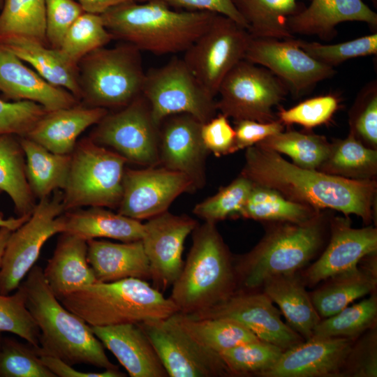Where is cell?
Here are the masks:
<instances>
[{
	"label": "cell",
	"mask_w": 377,
	"mask_h": 377,
	"mask_svg": "<svg viewBox=\"0 0 377 377\" xmlns=\"http://www.w3.org/2000/svg\"><path fill=\"white\" fill-rule=\"evenodd\" d=\"M240 172L253 184L279 192L295 202L316 209L360 217L366 225L374 219L377 182L356 180L318 170L298 167L281 154L253 145L246 149Z\"/></svg>",
	"instance_id": "1"
},
{
	"label": "cell",
	"mask_w": 377,
	"mask_h": 377,
	"mask_svg": "<svg viewBox=\"0 0 377 377\" xmlns=\"http://www.w3.org/2000/svg\"><path fill=\"white\" fill-rule=\"evenodd\" d=\"M332 216L323 209L301 223H264L263 238L235 260L238 290H260L272 276L302 271L325 246Z\"/></svg>",
	"instance_id": "2"
},
{
	"label": "cell",
	"mask_w": 377,
	"mask_h": 377,
	"mask_svg": "<svg viewBox=\"0 0 377 377\" xmlns=\"http://www.w3.org/2000/svg\"><path fill=\"white\" fill-rule=\"evenodd\" d=\"M216 13L177 10L161 0L126 1L101 14L113 39L155 54L185 52Z\"/></svg>",
	"instance_id": "3"
},
{
	"label": "cell",
	"mask_w": 377,
	"mask_h": 377,
	"mask_svg": "<svg viewBox=\"0 0 377 377\" xmlns=\"http://www.w3.org/2000/svg\"><path fill=\"white\" fill-rule=\"evenodd\" d=\"M20 284L27 307L40 330L38 354L58 357L72 366L119 369L109 360L91 327L64 307L52 293L40 267L34 265Z\"/></svg>",
	"instance_id": "4"
},
{
	"label": "cell",
	"mask_w": 377,
	"mask_h": 377,
	"mask_svg": "<svg viewBox=\"0 0 377 377\" xmlns=\"http://www.w3.org/2000/svg\"><path fill=\"white\" fill-rule=\"evenodd\" d=\"M216 223L198 224L182 272L168 297L179 312L193 315L228 299L238 290L235 259Z\"/></svg>",
	"instance_id": "5"
},
{
	"label": "cell",
	"mask_w": 377,
	"mask_h": 377,
	"mask_svg": "<svg viewBox=\"0 0 377 377\" xmlns=\"http://www.w3.org/2000/svg\"><path fill=\"white\" fill-rule=\"evenodd\" d=\"M90 326H110L168 318L174 302L147 281L128 278L96 282L58 299Z\"/></svg>",
	"instance_id": "6"
},
{
	"label": "cell",
	"mask_w": 377,
	"mask_h": 377,
	"mask_svg": "<svg viewBox=\"0 0 377 377\" xmlns=\"http://www.w3.org/2000/svg\"><path fill=\"white\" fill-rule=\"evenodd\" d=\"M77 68L84 105L120 109L142 94L145 73L140 50L130 43L98 48L82 58Z\"/></svg>",
	"instance_id": "7"
},
{
	"label": "cell",
	"mask_w": 377,
	"mask_h": 377,
	"mask_svg": "<svg viewBox=\"0 0 377 377\" xmlns=\"http://www.w3.org/2000/svg\"><path fill=\"white\" fill-rule=\"evenodd\" d=\"M126 162L114 151L90 138L77 142L63 189L65 212L82 207H118Z\"/></svg>",
	"instance_id": "8"
},
{
	"label": "cell",
	"mask_w": 377,
	"mask_h": 377,
	"mask_svg": "<svg viewBox=\"0 0 377 377\" xmlns=\"http://www.w3.org/2000/svg\"><path fill=\"white\" fill-rule=\"evenodd\" d=\"M142 95L158 126L178 114H190L205 123L218 112L215 97L201 86L183 59L174 58L145 73Z\"/></svg>",
	"instance_id": "9"
},
{
	"label": "cell",
	"mask_w": 377,
	"mask_h": 377,
	"mask_svg": "<svg viewBox=\"0 0 377 377\" xmlns=\"http://www.w3.org/2000/svg\"><path fill=\"white\" fill-rule=\"evenodd\" d=\"M286 85L267 68L243 59L222 80L217 95L219 113L234 121L278 119L273 109L285 98Z\"/></svg>",
	"instance_id": "10"
},
{
	"label": "cell",
	"mask_w": 377,
	"mask_h": 377,
	"mask_svg": "<svg viewBox=\"0 0 377 377\" xmlns=\"http://www.w3.org/2000/svg\"><path fill=\"white\" fill-rule=\"evenodd\" d=\"M252 36L233 20L215 14L198 38L184 52V61L212 96L230 71L245 54Z\"/></svg>",
	"instance_id": "11"
},
{
	"label": "cell",
	"mask_w": 377,
	"mask_h": 377,
	"mask_svg": "<svg viewBox=\"0 0 377 377\" xmlns=\"http://www.w3.org/2000/svg\"><path fill=\"white\" fill-rule=\"evenodd\" d=\"M62 193L39 200L29 219L12 231L0 267V293L9 295L20 285L52 236L64 232Z\"/></svg>",
	"instance_id": "12"
},
{
	"label": "cell",
	"mask_w": 377,
	"mask_h": 377,
	"mask_svg": "<svg viewBox=\"0 0 377 377\" xmlns=\"http://www.w3.org/2000/svg\"><path fill=\"white\" fill-rule=\"evenodd\" d=\"M96 125L89 138L96 143L112 148L127 162L159 165L160 126L142 94L117 112H108Z\"/></svg>",
	"instance_id": "13"
},
{
	"label": "cell",
	"mask_w": 377,
	"mask_h": 377,
	"mask_svg": "<svg viewBox=\"0 0 377 377\" xmlns=\"http://www.w3.org/2000/svg\"><path fill=\"white\" fill-rule=\"evenodd\" d=\"M138 325L152 344L168 377L231 376L220 354L198 343L173 315Z\"/></svg>",
	"instance_id": "14"
},
{
	"label": "cell",
	"mask_w": 377,
	"mask_h": 377,
	"mask_svg": "<svg viewBox=\"0 0 377 377\" xmlns=\"http://www.w3.org/2000/svg\"><path fill=\"white\" fill-rule=\"evenodd\" d=\"M118 213L136 219H149L168 211L181 194L196 189L185 175L163 166L125 168Z\"/></svg>",
	"instance_id": "15"
},
{
	"label": "cell",
	"mask_w": 377,
	"mask_h": 377,
	"mask_svg": "<svg viewBox=\"0 0 377 377\" xmlns=\"http://www.w3.org/2000/svg\"><path fill=\"white\" fill-rule=\"evenodd\" d=\"M244 59L269 70L295 96L336 74L334 68L312 58L295 38H252Z\"/></svg>",
	"instance_id": "16"
},
{
	"label": "cell",
	"mask_w": 377,
	"mask_h": 377,
	"mask_svg": "<svg viewBox=\"0 0 377 377\" xmlns=\"http://www.w3.org/2000/svg\"><path fill=\"white\" fill-rule=\"evenodd\" d=\"M186 316L193 318L234 320L260 340L276 345L283 350L304 340L282 320L279 310L260 289L237 290L223 302L200 313Z\"/></svg>",
	"instance_id": "17"
},
{
	"label": "cell",
	"mask_w": 377,
	"mask_h": 377,
	"mask_svg": "<svg viewBox=\"0 0 377 377\" xmlns=\"http://www.w3.org/2000/svg\"><path fill=\"white\" fill-rule=\"evenodd\" d=\"M143 224L141 241L149 263L150 280L162 293L179 276L185 241L198 223L190 216L166 211Z\"/></svg>",
	"instance_id": "18"
},
{
	"label": "cell",
	"mask_w": 377,
	"mask_h": 377,
	"mask_svg": "<svg viewBox=\"0 0 377 377\" xmlns=\"http://www.w3.org/2000/svg\"><path fill=\"white\" fill-rule=\"evenodd\" d=\"M377 252V228L352 227L349 216H332L327 242L318 258L299 272L306 287L353 269L367 255Z\"/></svg>",
	"instance_id": "19"
},
{
	"label": "cell",
	"mask_w": 377,
	"mask_h": 377,
	"mask_svg": "<svg viewBox=\"0 0 377 377\" xmlns=\"http://www.w3.org/2000/svg\"><path fill=\"white\" fill-rule=\"evenodd\" d=\"M202 124L187 114L167 117L160 126L159 165L185 175L195 189L206 184L207 154L201 137Z\"/></svg>",
	"instance_id": "20"
},
{
	"label": "cell",
	"mask_w": 377,
	"mask_h": 377,
	"mask_svg": "<svg viewBox=\"0 0 377 377\" xmlns=\"http://www.w3.org/2000/svg\"><path fill=\"white\" fill-rule=\"evenodd\" d=\"M355 340L311 337L284 350L262 377H337Z\"/></svg>",
	"instance_id": "21"
},
{
	"label": "cell",
	"mask_w": 377,
	"mask_h": 377,
	"mask_svg": "<svg viewBox=\"0 0 377 377\" xmlns=\"http://www.w3.org/2000/svg\"><path fill=\"white\" fill-rule=\"evenodd\" d=\"M0 91L6 98L32 101L47 111L70 108L80 103L68 90L48 82L13 52L1 45Z\"/></svg>",
	"instance_id": "22"
},
{
	"label": "cell",
	"mask_w": 377,
	"mask_h": 377,
	"mask_svg": "<svg viewBox=\"0 0 377 377\" xmlns=\"http://www.w3.org/2000/svg\"><path fill=\"white\" fill-rule=\"evenodd\" d=\"M91 327L130 376L168 377L152 344L138 324Z\"/></svg>",
	"instance_id": "23"
},
{
	"label": "cell",
	"mask_w": 377,
	"mask_h": 377,
	"mask_svg": "<svg viewBox=\"0 0 377 377\" xmlns=\"http://www.w3.org/2000/svg\"><path fill=\"white\" fill-rule=\"evenodd\" d=\"M307 7L289 18L290 33L316 35L329 40L336 35V27L346 22H360L377 27V14L362 0H310Z\"/></svg>",
	"instance_id": "24"
},
{
	"label": "cell",
	"mask_w": 377,
	"mask_h": 377,
	"mask_svg": "<svg viewBox=\"0 0 377 377\" xmlns=\"http://www.w3.org/2000/svg\"><path fill=\"white\" fill-rule=\"evenodd\" d=\"M108 112L105 108L89 107L81 103L70 108L47 111L25 137L52 152L71 154L80 135L97 124Z\"/></svg>",
	"instance_id": "25"
},
{
	"label": "cell",
	"mask_w": 377,
	"mask_h": 377,
	"mask_svg": "<svg viewBox=\"0 0 377 377\" xmlns=\"http://www.w3.org/2000/svg\"><path fill=\"white\" fill-rule=\"evenodd\" d=\"M376 253L364 257L356 268L327 279L323 285L309 293L321 319L338 313L355 300L376 290Z\"/></svg>",
	"instance_id": "26"
},
{
	"label": "cell",
	"mask_w": 377,
	"mask_h": 377,
	"mask_svg": "<svg viewBox=\"0 0 377 377\" xmlns=\"http://www.w3.org/2000/svg\"><path fill=\"white\" fill-rule=\"evenodd\" d=\"M87 260L97 282L128 278L151 279L149 263L141 240L122 243L87 240Z\"/></svg>",
	"instance_id": "27"
},
{
	"label": "cell",
	"mask_w": 377,
	"mask_h": 377,
	"mask_svg": "<svg viewBox=\"0 0 377 377\" xmlns=\"http://www.w3.org/2000/svg\"><path fill=\"white\" fill-rule=\"evenodd\" d=\"M43 274L58 299L97 282L87 260V241L61 232Z\"/></svg>",
	"instance_id": "28"
},
{
	"label": "cell",
	"mask_w": 377,
	"mask_h": 377,
	"mask_svg": "<svg viewBox=\"0 0 377 377\" xmlns=\"http://www.w3.org/2000/svg\"><path fill=\"white\" fill-rule=\"evenodd\" d=\"M0 45L30 64L48 82L66 89L80 102L77 65L71 63L59 49L19 36L0 38Z\"/></svg>",
	"instance_id": "29"
},
{
	"label": "cell",
	"mask_w": 377,
	"mask_h": 377,
	"mask_svg": "<svg viewBox=\"0 0 377 377\" xmlns=\"http://www.w3.org/2000/svg\"><path fill=\"white\" fill-rule=\"evenodd\" d=\"M260 290L278 305L294 331L304 340L312 337L321 318L299 272L272 276L263 283Z\"/></svg>",
	"instance_id": "30"
},
{
	"label": "cell",
	"mask_w": 377,
	"mask_h": 377,
	"mask_svg": "<svg viewBox=\"0 0 377 377\" xmlns=\"http://www.w3.org/2000/svg\"><path fill=\"white\" fill-rule=\"evenodd\" d=\"M64 232H68L85 240L109 238L130 242L141 240L144 224L119 213L102 207L74 209L65 214Z\"/></svg>",
	"instance_id": "31"
},
{
	"label": "cell",
	"mask_w": 377,
	"mask_h": 377,
	"mask_svg": "<svg viewBox=\"0 0 377 377\" xmlns=\"http://www.w3.org/2000/svg\"><path fill=\"white\" fill-rule=\"evenodd\" d=\"M26 162L31 191L39 200L57 189H64L68 179L71 154L52 152L27 137H19Z\"/></svg>",
	"instance_id": "32"
},
{
	"label": "cell",
	"mask_w": 377,
	"mask_h": 377,
	"mask_svg": "<svg viewBox=\"0 0 377 377\" xmlns=\"http://www.w3.org/2000/svg\"><path fill=\"white\" fill-rule=\"evenodd\" d=\"M232 1L253 38H294L288 21L304 8L299 0Z\"/></svg>",
	"instance_id": "33"
},
{
	"label": "cell",
	"mask_w": 377,
	"mask_h": 377,
	"mask_svg": "<svg viewBox=\"0 0 377 377\" xmlns=\"http://www.w3.org/2000/svg\"><path fill=\"white\" fill-rule=\"evenodd\" d=\"M0 191L9 195L17 216L31 214L35 197L26 175L24 153L15 135H0Z\"/></svg>",
	"instance_id": "34"
},
{
	"label": "cell",
	"mask_w": 377,
	"mask_h": 377,
	"mask_svg": "<svg viewBox=\"0 0 377 377\" xmlns=\"http://www.w3.org/2000/svg\"><path fill=\"white\" fill-rule=\"evenodd\" d=\"M318 170L350 179H374L377 149L365 146L349 132L343 139L332 140L327 157Z\"/></svg>",
	"instance_id": "35"
},
{
	"label": "cell",
	"mask_w": 377,
	"mask_h": 377,
	"mask_svg": "<svg viewBox=\"0 0 377 377\" xmlns=\"http://www.w3.org/2000/svg\"><path fill=\"white\" fill-rule=\"evenodd\" d=\"M173 316L198 343L219 354L235 346L260 340L244 325L230 318H193L180 312Z\"/></svg>",
	"instance_id": "36"
},
{
	"label": "cell",
	"mask_w": 377,
	"mask_h": 377,
	"mask_svg": "<svg viewBox=\"0 0 377 377\" xmlns=\"http://www.w3.org/2000/svg\"><path fill=\"white\" fill-rule=\"evenodd\" d=\"M320 209L295 202L277 191L253 184L240 218L266 222L301 223L316 216Z\"/></svg>",
	"instance_id": "37"
},
{
	"label": "cell",
	"mask_w": 377,
	"mask_h": 377,
	"mask_svg": "<svg viewBox=\"0 0 377 377\" xmlns=\"http://www.w3.org/2000/svg\"><path fill=\"white\" fill-rule=\"evenodd\" d=\"M255 145L286 154L298 167L318 170L327 157L330 142L323 135L283 131Z\"/></svg>",
	"instance_id": "38"
},
{
	"label": "cell",
	"mask_w": 377,
	"mask_h": 377,
	"mask_svg": "<svg viewBox=\"0 0 377 377\" xmlns=\"http://www.w3.org/2000/svg\"><path fill=\"white\" fill-rule=\"evenodd\" d=\"M369 297L338 313L321 319L314 328L312 337H341L357 339L368 330L376 326V291Z\"/></svg>",
	"instance_id": "39"
},
{
	"label": "cell",
	"mask_w": 377,
	"mask_h": 377,
	"mask_svg": "<svg viewBox=\"0 0 377 377\" xmlns=\"http://www.w3.org/2000/svg\"><path fill=\"white\" fill-rule=\"evenodd\" d=\"M13 36L47 45L45 0H5L0 13V38Z\"/></svg>",
	"instance_id": "40"
},
{
	"label": "cell",
	"mask_w": 377,
	"mask_h": 377,
	"mask_svg": "<svg viewBox=\"0 0 377 377\" xmlns=\"http://www.w3.org/2000/svg\"><path fill=\"white\" fill-rule=\"evenodd\" d=\"M281 348L261 340L226 350L220 355L231 376H263L279 360Z\"/></svg>",
	"instance_id": "41"
},
{
	"label": "cell",
	"mask_w": 377,
	"mask_h": 377,
	"mask_svg": "<svg viewBox=\"0 0 377 377\" xmlns=\"http://www.w3.org/2000/svg\"><path fill=\"white\" fill-rule=\"evenodd\" d=\"M112 39L101 15L84 12L68 29L59 50L77 65L85 55L105 47Z\"/></svg>",
	"instance_id": "42"
},
{
	"label": "cell",
	"mask_w": 377,
	"mask_h": 377,
	"mask_svg": "<svg viewBox=\"0 0 377 377\" xmlns=\"http://www.w3.org/2000/svg\"><path fill=\"white\" fill-rule=\"evenodd\" d=\"M253 186L248 178L239 174L228 185L198 203L193 212L204 221L214 223L228 219L240 218Z\"/></svg>",
	"instance_id": "43"
},
{
	"label": "cell",
	"mask_w": 377,
	"mask_h": 377,
	"mask_svg": "<svg viewBox=\"0 0 377 377\" xmlns=\"http://www.w3.org/2000/svg\"><path fill=\"white\" fill-rule=\"evenodd\" d=\"M0 377H56L42 362L36 348L2 337L0 341Z\"/></svg>",
	"instance_id": "44"
},
{
	"label": "cell",
	"mask_w": 377,
	"mask_h": 377,
	"mask_svg": "<svg viewBox=\"0 0 377 377\" xmlns=\"http://www.w3.org/2000/svg\"><path fill=\"white\" fill-rule=\"evenodd\" d=\"M298 45L320 63L334 68L360 57L377 54V33L336 44H323L295 39Z\"/></svg>",
	"instance_id": "45"
},
{
	"label": "cell",
	"mask_w": 377,
	"mask_h": 377,
	"mask_svg": "<svg viewBox=\"0 0 377 377\" xmlns=\"http://www.w3.org/2000/svg\"><path fill=\"white\" fill-rule=\"evenodd\" d=\"M16 334L34 348H39L40 330L26 305L20 284L12 295L0 293V333Z\"/></svg>",
	"instance_id": "46"
},
{
	"label": "cell",
	"mask_w": 377,
	"mask_h": 377,
	"mask_svg": "<svg viewBox=\"0 0 377 377\" xmlns=\"http://www.w3.org/2000/svg\"><path fill=\"white\" fill-rule=\"evenodd\" d=\"M350 132L365 146L377 149V82L359 91L349 111Z\"/></svg>",
	"instance_id": "47"
},
{
	"label": "cell",
	"mask_w": 377,
	"mask_h": 377,
	"mask_svg": "<svg viewBox=\"0 0 377 377\" xmlns=\"http://www.w3.org/2000/svg\"><path fill=\"white\" fill-rule=\"evenodd\" d=\"M339 104V98L335 95L316 96L288 109L280 108L276 117L284 125L299 124L306 129H311L329 122Z\"/></svg>",
	"instance_id": "48"
},
{
	"label": "cell",
	"mask_w": 377,
	"mask_h": 377,
	"mask_svg": "<svg viewBox=\"0 0 377 377\" xmlns=\"http://www.w3.org/2000/svg\"><path fill=\"white\" fill-rule=\"evenodd\" d=\"M46 112L42 105L32 101L8 102L0 98V135L27 136Z\"/></svg>",
	"instance_id": "49"
},
{
	"label": "cell",
	"mask_w": 377,
	"mask_h": 377,
	"mask_svg": "<svg viewBox=\"0 0 377 377\" xmlns=\"http://www.w3.org/2000/svg\"><path fill=\"white\" fill-rule=\"evenodd\" d=\"M340 376H377L376 326L368 330L353 341Z\"/></svg>",
	"instance_id": "50"
},
{
	"label": "cell",
	"mask_w": 377,
	"mask_h": 377,
	"mask_svg": "<svg viewBox=\"0 0 377 377\" xmlns=\"http://www.w3.org/2000/svg\"><path fill=\"white\" fill-rule=\"evenodd\" d=\"M47 46L59 49L64 38L84 10L75 0H45Z\"/></svg>",
	"instance_id": "51"
},
{
	"label": "cell",
	"mask_w": 377,
	"mask_h": 377,
	"mask_svg": "<svg viewBox=\"0 0 377 377\" xmlns=\"http://www.w3.org/2000/svg\"><path fill=\"white\" fill-rule=\"evenodd\" d=\"M202 142L209 153L216 156L232 154L235 131L228 117L216 114L201 126Z\"/></svg>",
	"instance_id": "52"
},
{
	"label": "cell",
	"mask_w": 377,
	"mask_h": 377,
	"mask_svg": "<svg viewBox=\"0 0 377 377\" xmlns=\"http://www.w3.org/2000/svg\"><path fill=\"white\" fill-rule=\"evenodd\" d=\"M285 125L279 119L260 122L243 119L235 121V138L232 153L253 146L269 136L284 131Z\"/></svg>",
	"instance_id": "53"
},
{
	"label": "cell",
	"mask_w": 377,
	"mask_h": 377,
	"mask_svg": "<svg viewBox=\"0 0 377 377\" xmlns=\"http://www.w3.org/2000/svg\"><path fill=\"white\" fill-rule=\"evenodd\" d=\"M145 1L148 0H136ZM175 8L188 11H203L226 16L247 29V25L232 0H161Z\"/></svg>",
	"instance_id": "54"
},
{
	"label": "cell",
	"mask_w": 377,
	"mask_h": 377,
	"mask_svg": "<svg viewBox=\"0 0 377 377\" xmlns=\"http://www.w3.org/2000/svg\"><path fill=\"white\" fill-rule=\"evenodd\" d=\"M42 362L59 377H124L126 374L119 369H105L101 372H83L73 368L62 360L44 354H38Z\"/></svg>",
	"instance_id": "55"
},
{
	"label": "cell",
	"mask_w": 377,
	"mask_h": 377,
	"mask_svg": "<svg viewBox=\"0 0 377 377\" xmlns=\"http://www.w3.org/2000/svg\"><path fill=\"white\" fill-rule=\"evenodd\" d=\"M84 12L101 15L119 3L132 0H75ZM136 1V0H135Z\"/></svg>",
	"instance_id": "56"
},
{
	"label": "cell",
	"mask_w": 377,
	"mask_h": 377,
	"mask_svg": "<svg viewBox=\"0 0 377 377\" xmlns=\"http://www.w3.org/2000/svg\"><path fill=\"white\" fill-rule=\"evenodd\" d=\"M1 193V191H0V193ZM30 216H22L6 219L3 217V214H0V227L8 228L13 231L27 221Z\"/></svg>",
	"instance_id": "57"
},
{
	"label": "cell",
	"mask_w": 377,
	"mask_h": 377,
	"mask_svg": "<svg viewBox=\"0 0 377 377\" xmlns=\"http://www.w3.org/2000/svg\"><path fill=\"white\" fill-rule=\"evenodd\" d=\"M11 232L12 230L9 228L0 227V267L6 244Z\"/></svg>",
	"instance_id": "58"
},
{
	"label": "cell",
	"mask_w": 377,
	"mask_h": 377,
	"mask_svg": "<svg viewBox=\"0 0 377 377\" xmlns=\"http://www.w3.org/2000/svg\"><path fill=\"white\" fill-rule=\"evenodd\" d=\"M371 2L372 3L373 6L375 7V8H377V0H370Z\"/></svg>",
	"instance_id": "59"
},
{
	"label": "cell",
	"mask_w": 377,
	"mask_h": 377,
	"mask_svg": "<svg viewBox=\"0 0 377 377\" xmlns=\"http://www.w3.org/2000/svg\"><path fill=\"white\" fill-rule=\"evenodd\" d=\"M5 0H0V9L2 8V6L4 3Z\"/></svg>",
	"instance_id": "60"
},
{
	"label": "cell",
	"mask_w": 377,
	"mask_h": 377,
	"mask_svg": "<svg viewBox=\"0 0 377 377\" xmlns=\"http://www.w3.org/2000/svg\"><path fill=\"white\" fill-rule=\"evenodd\" d=\"M1 338H2V337H1V333H0V341H1Z\"/></svg>",
	"instance_id": "61"
}]
</instances>
